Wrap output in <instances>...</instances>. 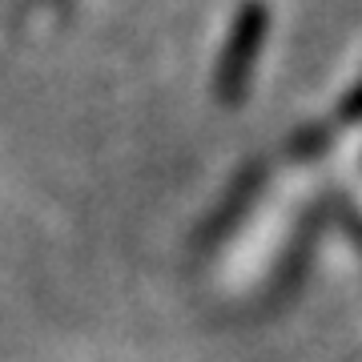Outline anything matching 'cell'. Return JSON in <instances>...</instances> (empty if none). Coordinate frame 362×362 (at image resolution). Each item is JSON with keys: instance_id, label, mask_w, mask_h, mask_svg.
<instances>
[{"instance_id": "obj_3", "label": "cell", "mask_w": 362, "mask_h": 362, "mask_svg": "<svg viewBox=\"0 0 362 362\" xmlns=\"http://www.w3.org/2000/svg\"><path fill=\"white\" fill-rule=\"evenodd\" d=\"M338 117H342L346 125H358V121H362V81L346 93V97H342V105H338Z\"/></svg>"}, {"instance_id": "obj_1", "label": "cell", "mask_w": 362, "mask_h": 362, "mask_svg": "<svg viewBox=\"0 0 362 362\" xmlns=\"http://www.w3.org/2000/svg\"><path fill=\"white\" fill-rule=\"evenodd\" d=\"M266 25H270V13L262 0H246L242 13L230 28V40L221 49V61H218V73H214V89L226 105L242 101V93L250 85V73L258 65L262 57V40H266Z\"/></svg>"}, {"instance_id": "obj_2", "label": "cell", "mask_w": 362, "mask_h": 362, "mask_svg": "<svg viewBox=\"0 0 362 362\" xmlns=\"http://www.w3.org/2000/svg\"><path fill=\"white\" fill-rule=\"evenodd\" d=\"M258 181H262V173H254V169H250L246 177L238 181V185H233V197H230V206H221V209H218V218H214V221L206 226V242H214V238H221V230H230V226H233V218H238V214L246 209V202L254 197V185H258Z\"/></svg>"}]
</instances>
